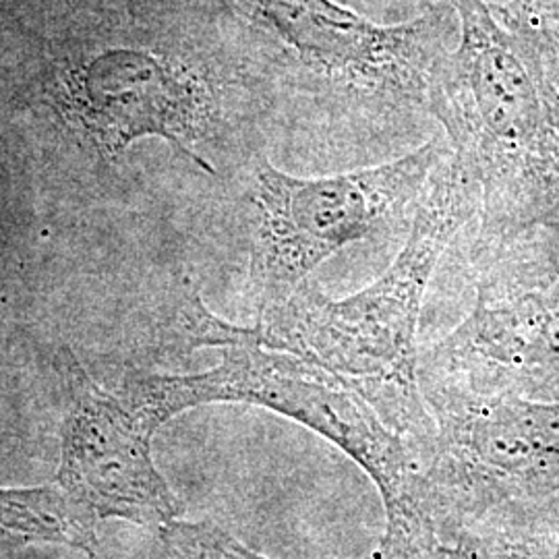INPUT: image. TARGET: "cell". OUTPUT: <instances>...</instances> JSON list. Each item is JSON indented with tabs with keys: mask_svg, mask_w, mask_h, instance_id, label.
<instances>
[{
	"mask_svg": "<svg viewBox=\"0 0 559 559\" xmlns=\"http://www.w3.org/2000/svg\"><path fill=\"white\" fill-rule=\"evenodd\" d=\"M293 102L297 133L392 140L429 112V78L459 40L454 4L381 23L338 0H218Z\"/></svg>",
	"mask_w": 559,
	"mask_h": 559,
	"instance_id": "1",
	"label": "cell"
},
{
	"mask_svg": "<svg viewBox=\"0 0 559 559\" xmlns=\"http://www.w3.org/2000/svg\"><path fill=\"white\" fill-rule=\"evenodd\" d=\"M479 210L477 182L450 152L425 187L399 258L380 278L346 299H330L307 280L290 299L258 318V336L265 346L353 381L383 423L419 441L423 452L436 436L419 385L423 299L445 249Z\"/></svg>",
	"mask_w": 559,
	"mask_h": 559,
	"instance_id": "2",
	"label": "cell"
},
{
	"mask_svg": "<svg viewBox=\"0 0 559 559\" xmlns=\"http://www.w3.org/2000/svg\"><path fill=\"white\" fill-rule=\"evenodd\" d=\"M459 40L429 78V112L477 182L479 230H559V87L485 0H452Z\"/></svg>",
	"mask_w": 559,
	"mask_h": 559,
	"instance_id": "3",
	"label": "cell"
},
{
	"mask_svg": "<svg viewBox=\"0 0 559 559\" xmlns=\"http://www.w3.org/2000/svg\"><path fill=\"white\" fill-rule=\"evenodd\" d=\"M189 346H221L218 367L198 376H141L127 390L164 425L210 402H247L276 411L334 441L380 487L388 533L383 558L413 556L438 540L431 491L411 443L392 431L353 381L320 362L265 346L255 328L230 325L193 297L185 313Z\"/></svg>",
	"mask_w": 559,
	"mask_h": 559,
	"instance_id": "4",
	"label": "cell"
},
{
	"mask_svg": "<svg viewBox=\"0 0 559 559\" xmlns=\"http://www.w3.org/2000/svg\"><path fill=\"white\" fill-rule=\"evenodd\" d=\"M471 316L423 360L425 396L559 390V230L475 239Z\"/></svg>",
	"mask_w": 559,
	"mask_h": 559,
	"instance_id": "5",
	"label": "cell"
},
{
	"mask_svg": "<svg viewBox=\"0 0 559 559\" xmlns=\"http://www.w3.org/2000/svg\"><path fill=\"white\" fill-rule=\"evenodd\" d=\"M448 154V143L427 141L394 160L313 179L261 160L249 193L260 318L290 299L340 249L404 221Z\"/></svg>",
	"mask_w": 559,
	"mask_h": 559,
	"instance_id": "6",
	"label": "cell"
},
{
	"mask_svg": "<svg viewBox=\"0 0 559 559\" xmlns=\"http://www.w3.org/2000/svg\"><path fill=\"white\" fill-rule=\"evenodd\" d=\"M71 411L64 423L59 480L98 519L164 528L179 514L152 460L158 427L124 390L106 392L71 362Z\"/></svg>",
	"mask_w": 559,
	"mask_h": 559,
	"instance_id": "7",
	"label": "cell"
},
{
	"mask_svg": "<svg viewBox=\"0 0 559 559\" xmlns=\"http://www.w3.org/2000/svg\"><path fill=\"white\" fill-rule=\"evenodd\" d=\"M80 92L83 120L110 156L156 135L216 175L193 150L205 131L207 96L185 67L147 50L117 48L83 67Z\"/></svg>",
	"mask_w": 559,
	"mask_h": 559,
	"instance_id": "8",
	"label": "cell"
},
{
	"mask_svg": "<svg viewBox=\"0 0 559 559\" xmlns=\"http://www.w3.org/2000/svg\"><path fill=\"white\" fill-rule=\"evenodd\" d=\"M96 520L59 480L34 489H0V551L52 543L94 554Z\"/></svg>",
	"mask_w": 559,
	"mask_h": 559,
	"instance_id": "9",
	"label": "cell"
},
{
	"mask_svg": "<svg viewBox=\"0 0 559 559\" xmlns=\"http://www.w3.org/2000/svg\"><path fill=\"white\" fill-rule=\"evenodd\" d=\"M491 9L537 55L559 87V0H503Z\"/></svg>",
	"mask_w": 559,
	"mask_h": 559,
	"instance_id": "10",
	"label": "cell"
},
{
	"mask_svg": "<svg viewBox=\"0 0 559 559\" xmlns=\"http://www.w3.org/2000/svg\"><path fill=\"white\" fill-rule=\"evenodd\" d=\"M160 559H267L210 524L173 520L160 528Z\"/></svg>",
	"mask_w": 559,
	"mask_h": 559,
	"instance_id": "11",
	"label": "cell"
},
{
	"mask_svg": "<svg viewBox=\"0 0 559 559\" xmlns=\"http://www.w3.org/2000/svg\"><path fill=\"white\" fill-rule=\"evenodd\" d=\"M338 2L359 11L360 15H367L369 20H383V23L413 20L441 2L452 4V0H338Z\"/></svg>",
	"mask_w": 559,
	"mask_h": 559,
	"instance_id": "12",
	"label": "cell"
},
{
	"mask_svg": "<svg viewBox=\"0 0 559 559\" xmlns=\"http://www.w3.org/2000/svg\"><path fill=\"white\" fill-rule=\"evenodd\" d=\"M485 2H489V4H501L503 0H485ZM454 4V2H452Z\"/></svg>",
	"mask_w": 559,
	"mask_h": 559,
	"instance_id": "13",
	"label": "cell"
}]
</instances>
